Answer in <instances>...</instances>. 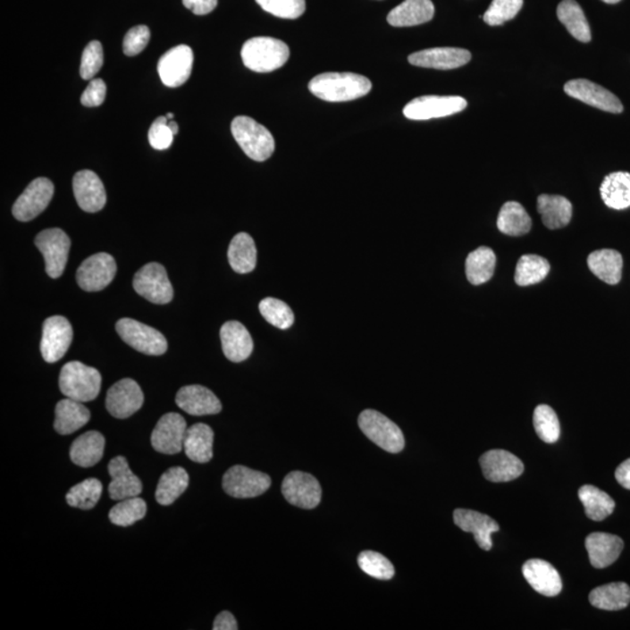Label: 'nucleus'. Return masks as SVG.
Segmentation results:
<instances>
[{"label":"nucleus","instance_id":"f257e3e1","mask_svg":"<svg viewBox=\"0 0 630 630\" xmlns=\"http://www.w3.org/2000/svg\"><path fill=\"white\" fill-rule=\"evenodd\" d=\"M373 84L364 75L354 72H323L308 83L315 97L327 102H349L365 97Z\"/></svg>","mask_w":630,"mask_h":630},{"label":"nucleus","instance_id":"f03ea898","mask_svg":"<svg viewBox=\"0 0 630 630\" xmlns=\"http://www.w3.org/2000/svg\"><path fill=\"white\" fill-rule=\"evenodd\" d=\"M240 56L244 66L250 71L270 72L288 63L290 48L285 42L274 38L257 37L244 42Z\"/></svg>","mask_w":630,"mask_h":630},{"label":"nucleus","instance_id":"7ed1b4c3","mask_svg":"<svg viewBox=\"0 0 630 630\" xmlns=\"http://www.w3.org/2000/svg\"><path fill=\"white\" fill-rule=\"evenodd\" d=\"M102 377L97 369L79 361L66 364L61 369L59 387L67 399L86 403L97 399L101 391Z\"/></svg>","mask_w":630,"mask_h":630},{"label":"nucleus","instance_id":"20e7f679","mask_svg":"<svg viewBox=\"0 0 630 630\" xmlns=\"http://www.w3.org/2000/svg\"><path fill=\"white\" fill-rule=\"evenodd\" d=\"M231 133L240 148L255 162H265L273 155V136L251 117L238 116L231 123Z\"/></svg>","mask_w":630,"mask_h":630},{"label":"nucleus","instance_id":"39448f33","mask_svg":"<svg viewBox=\"0 0 630 630\" xmlns=\"http://www.w3.org/2000/svg\"><path fill=\"white\" fill-rule=\"evenodd\" d=\"M358 426L365 437L389 453L402 452L406 439L392 420L375 410H365L358 417Z\"/></svg>","mask_w":630,"mask_h":630},{"label":"nucleus","instance_id":"423d86ee","mask_svg":"<svg viewBox=\"0 0 630 630\" xmlns=\"http://www.w3.org/2000/svg\"><path fill=\"white\" fill-rule=\"evenodd\" d=\"M38 249L44 256L46 273L51 278H59L66 269L71 250V239L63 229H46L38 234L34 240Z\"/></svg>","mask_w":630,"mask_h":630},{"label":"nucleus","instance_id":"0eeeda50","mask_svg":"<svg viewBox=\"0 0 630 630\" xmlns=\"http://www.w3.org/2000/svg\"><path fill=\"white\" fill-rule=\"evenodd\" d=\"M116 331L125 343L140 353L155 355V357L166 353L165 336L154 327L137 320L124 318L116 323Z\"/></svg>","mask_w":630,"mask_h":630},{"label":"nucleus","instance_id":"6e6552de","mask_svg":"<svg viewBox=\"0 0 630 630\" xmlns=\"http://www.w3.org/2000/svg\"><path fill=\"white\" fill-rule=\"evenodd\" d=\"M133 289L156 305H165L173 299V286L168 280L165 267L159 263H148L141 267L133 278Z\"/></svg>","mask_w":630,"mask_h":630},{"label":"nucleus","instance_id":"1a4fd4ad","mask_svg":"<svg viewBox=\"0 0 630 630\" xmlns=\"http://www.w3.org/2000/svg\"><path fill=\"white\" fill-rule=\"evenodd\" d=\"M223 486L228 495L236 499H252L265 494L271 486V477L246 466L236 465L225 472Z\"/></svg>","mask_w":630,"mask_h":630},{"label":"nucleus","instance_id":"9d476101","mask_svg":"<svg viewBox=\"0 0 630 630\" xmlns=\"http://www.w3.org/2000/svg\"><path fill=\"white\" fill-rule=\"evenodd\" d=\"M467 101L460 97H422L412 99L403 109L404 116L412 121H427L433 118L452 116L464 112Z\"/></svg>","mask_w":630,"mask_h":630},{"label":"nucleus","instance_id":"9b49d317","mask_svg":"<svg viewBox=\"0 0 630 630\" xmlns=\"http://www.w3.org/2000/svg\"><path fill=\"white\" fill-rule=\"evenodd\" d=\"M117 265L112 255L106 252L90 256L80 265L76 281L80 288L87 292L105 290L116 276Z\"/></svg>","mask_w":630,"mask_h":630},{"label":"nucleus","instance_id":"f8f14e48","mask_svg":"<svg viewBox=\"0 0 630 630\" xmlns=\"http://www.w3.org/2000/svg\"><path fill=\"white\" fill-rule=\"evenodd\" d=\"M55 196V185L47 178H38L28 186L24 193L14 202L13 214L21 223L36 219Z\"/></svg>","mask_w":630,"mask_h":630},{"label":"nucleus","instance_id":"ddd939ff","mask_svg":"<svg viewBox=\"0 0 630 630\" xmlns=\"http://www.w3.org/2000/svg\"><path fill=\"white\" fill-rule=\"evenodd\" d=\"M72 340V328L64 316L55 315L46 319L42 328L40 350L48 364H55L66 355Z\"/></svg>","mask_w":630,"mask_h":630},{"label":"nucleus","instance_id":"4468645a","mask_svg":"<svg viewBox=\"0 0 630 630\" xmlns=\"http://www.w3.org/2000/svg\"><path fill=\"white\" fill-rule=\"evenodd\" d=\"M281 492L292 506L313 509L322 501V486L315 476L304 472H291L285 476Z\"/></svg>","mask_w":630,"mask_h":630},{"label":"nucleus","instance_id":"2eb2a0df","mask_svg":"<svg viewBox=\"0 0 630 630\" xmlns=\"http://www.w3.org/2000/svg\"><path fill=\"white\" fill-rule=\"evenodd\" d=\"M193 63V49L187 45H179L160 57L158 63L160 79L166 87H181L192 74Z\"/></svg>","mask_w":630,"mask_h":630},{"label":"nucleus","instance_id":"dca6fc26","mask_svg":"<svg viewBox=\"0 0 630 630\" xmlns=\"http://www.w3.org/2000/svg\"><path fill=\"white\" fill-rule=\"evenodd\" d=\"M144 393L139 384L131 378H124L114 383L106 393L105 406L114 418L131 417L143 407Z\"/></svg>","mask_w":630,"mask_h":630},{"label":"nucleus","instance_id":"f3484780","mask_svg":"<svg viewBox=\"0 0 630 630\" xmlns=\"http://www.w3.org/2000/svg\"><path fill=\"white\" fill-rule=\"evenodd\" d=\"M187 424L181 415L171 412L164 415L156 423L151 435V444L156 452L173 456L181 452L183 439L187 433Z\"/></svg>","mask_w":630,"mask_h":630},{"label":"nucleus","instance_id":"a211bd4d","mask_svg":"<svg viewBox=\"0 0 630 630\" xmlns=\"http://www.w3.org/2000/svg\"><path fill=\"white\" fill-rule=\"evenodd\" d=\"M564 90L568 97L579 99V101L586 103L593 108L601 109L602 112L612 113L624 112V105L616 95L597 83L588 81V80H572L565 84Z\"/></svg>","mask_w":630,"mask_h":630},{"label":"nucleus","instance_id":"6ab92c4d","mask_svg":"<svg viewBox=\"0 0 630 630\" xmlns=\"http://www.w3.org/2000/svg\"><path fill=\"white\" fill-rule=\"evenodd\" d=\"M481 468L491 483H509L525 472V465L513 453L504 449H491L480 458Z\"/></svg>","mask_w":630,"mask_h":630},{"label":"nucleus","instance_id":"aec40b11","mask_svg":"<svg viewBox=\"0 0 630 630\" xmlns=\"http://www.w3.org/2000/svg\"><path fill=\"white\" fill-rule=\"evenodd\" d=\"M72 190L79 207L87 213H97L105 208L106 193L101 179L93 171L78 172L72 179Z\"/></svg>","mask_w":630,"mask_h":630},{"label":"nucleus","instance_id":"412c9836","mask_svg":"<svg viewBox=\"0 0 630 630\" xmlns=\"http://www.w3.org/2000/svg\"><path fill=\"white\" fill-rule=\"evenodd\" d=\"M471 57L467 49L439 47L416 52L408 56V63L416 67L449 71L465 66L471 61Z\"/></svg>","mask_w":630,"mask_h":630},{"label":"nucleus","instance_id":"4be33fe9","mask_svg":"<svg viewBox=\"0 0 630 630\" xmlns=\"http://www.w3.org/2000/svg\"><path fill=\"white\" fill-rule=\"evenodd\" d=\"M177 406L192 416L220 414L223 404L215 393L202 385H187L178 391L175 397Z\"/></svg>","mask_w":630,"mask_h":630},{"label":"nucleus","instance_id":"5701e85b","mask_svg":"<svg viewBox=\"0 0 630 630\" xmlns=\"http://www.w3.org/2000/svg\"><path fill=\"white\" fill-rule=\"evenodd\" d=\"M454 523L465 533H471L477 545L484 551H490L492 546L491 534L498 533L500 526L488 515L469 509H457L453 514Z\"/></svg>","mask_w":630,"mask_h":630},{"label":"nucleus","instance_id":"b1692460","mask_svg":"<svg viewBox=\"0 0 630 630\" xmlns=\"http://www.w3.org/2000/svg\"><path fill=\"white\" fill-rule=\"evenodd\" d=\"M523 575L534 591L545 597H556L563 588L559 571L543 559H529L522 568Z\"/></svg>","mask_w":630,"mask_h":630},{"label":"nucleus","instance_id":"393cba45","mask_svg":"<svg viewBox=\"0 0 630 630\" xmlns=\"http://www.w3.org/2000/svg\"><path fill=\"white\" fill-rule=\"evenodd\" d=\"M108 471L113 479L109 484V494L114 501L135 498L143 491V483L139 476L133 475L124 457L113 458L109 462Z\"/></svg>","mask_w":630,"mask_h":630},{"label":"nucleus","instance_id":"a878e982","mask_svg":"<svg viewBox=\"0 0 630 630\" xmlns=\"http://www.w3.org/2000/svg\"><path fill=\"white\" fill-rule=\"evenodd\" d=\"M585 545L592 567L595 568L609 567L616 563L625 546L620 537L607 533L588 534Z\"/></svg>","mask_w":630,"mask_h":630},{"label":"nucleus","instance_id":"bb28decb","mask_svg":"<svg viewBox=\"0 0 630 630\" xmlns=\"http://www.w3.org/2000/svg\"><path fill=\"white\" fill-rule=\"evenodd\" d=\"M225 357L229 361H246L254 350V341L247 328L239 322L225 323L220 332Z\"/></svg>","mask_w":630,"mask_h":630},{"label":"nucleus","instance_id":"cd10ccee","mask_svg":"<svg viewBox=\"0 0 630 630\" xmlns=\"http://www.w3.org/2000/svg\"><path fill=\"white\" fill-rule=\"evenodd\" d=\"M434 17V5L431 0H406L391 10L387 21L393 28H411L425 24Z\"/></svg>","mask_w":630,"mask_h":630},{"label":"nucleus","instance_id":"c85d7f7f","mask_svg":"<svg viewBox=\"0 0 630 630\" xmlns=\"http://www.w3.org/2000/svg\"><path fill=\"white\" fill-rule=\"evenodd\" d=\"M105 448V439L103 434L97 431H89L80 435L72 442L70 450L71 459L80 467H93L102 460Z\"/></svg>","mask_w":630,"mask_h":630},{"label":"nucleus","instance_id":"c756f323","mask_svg":"<svg viewBox=\"0 0 630 630\" xmlns=\"http://www.w3.org/2000/svg\"><path fill=\"white\" fill-rule=\"evenodd\" d=\"M90 420V411L78 400H60L55 407V429L61 435L76 433Z\"/></svg>","mask_w":630,"mask_h":630},{"label":"nucleus","instance_id":"7c9ffc66","mask_svg":"<svg viewBox=\"0 0 630 630\" xmlns=\"http://www.w3.org/2000/svg\"><path fill=\"white\" fill-rule=\"evenodd\" d=\"M214 433L212 427L206 424H196L187 429L183 439V449L190 460L197 464H206L213 458Z\"/></svg>","mask_w":630,"mask_h":630},{"label":"nucleus","instance_id":"2f4dec72","mask_svg":"<svg viewBox=\"0 0 630 630\" xmlns=\"http://www.w3.org/2000/svg\"><path fill=\"white\" fill-rule=\"evenodd\" d=\"M587 265L592 273L609 285H617L621 281L624 259L620 252L602 249L592 252L587 258Z\"/></svg>","mask_w":630,"mask_h":630},{"label":"nucleus","instance_id":"473e14b6","mask_svg":"<svg viewBox=\"0 0 630 630\" xmlns=\"http://www.w3.org/2000/svg\"><path fill=\"white\" fill-rule=\"evenodd\" d=\"M537 210L545 227L552 231L567 227L572 219V204L564 197L543 194L538 197Z\"/></svg>","mask_w":630,"mask_h":630},{"label":"nucleus","instance_id":"72a5a7b5","mask_svg":"<svg viewBox=\"0 0 630 630\" xmlns=\"http://www.w3.org/2000/svg\"><path fill=\"white\" fill-rule=\"evenodd\" d=\"M601 196L607 207L622 210L630 207V173L614 172L607 175L601 186Z\"/></svg>","mask_w":630,"mask_h":630},{"label":"nucleus","instance_id":"f704fd0d","mask_svg":"<svg viewBox=\"0 0 630 630\" xmlns=\"http://www.w3.org/2000/svg\"><path fill=\"white\" fill-rule=\"evenodd\" d=\"M228 259L235 273L244 274L254 271L257 265V249L249 234L239 232L232 239L228 249Z\"/></svg>","mask_w":630,"mask_h":630},{"label":"nucleus","instance_id":"c9c22d12","mask_svg":"<svg viewBox=\"0 0 630 630\" xmlns=\"http://www.w3.org/2000/svg\"><path fill=\"white\" fill-rule=\"evenodd\" d=\"M532 225V217L518 202H507L500 210L498 228L504 235L523 236L528 234Z\"/></svg>","mask_w":630,"mask_h":630},{"label":"nucleus","instance_id":"e433bc0d","mask_svg":"<svg viewBox=\"0 0 630 630\" xmlns=\"http://www.w3.org/2000/svg\"><path fill=\"white\" fill-rule=\"evenodd\" d=\"M592 606L603 610L625 609L630 603V587L626 583H610L590 593Z\"/></svg>","mask_w":630,"mask_h":630},{"label":"nucleus","instance_id":"4c0bfd02","mask_svg":"<svg viewBox=\"0 0 630 630\" xmlns=\"http://www.w3.org/2000/svg\"><path fill=\"white\" fill-rule=\"evenodd\" d=\"M495 266V252L488 247L477 248L466 259V276L471 284L483 285L491 280Z\"/></svg>","mask_w":630,"mask_h":630},{"label":"nucleus","instance_id":"58836bf2","mask_svg":"<svg viewBox=\"0 0 630 630\" xmlns=\"http://www.w3.org/2000/svg\"><path fill=\"white\" fill-rule=\"evenodd\" d=\"M557 17L576 40L591 41V29L585 13L575 0H563L557 9Z\"/></svg>","mask_w":630,"mask_h":630},{"label":"nucleus","instance_id":"ea45409f","mask_svg":"<svg viewBox=\"0 0 630 630\" xmlns=\"http://www.w3.org/2000/svg\"><path fill=\"white\" fill-rule=\"evenodd\" d=\"M189 483V475L182 467L167 469L160 477L158 487L155 491L156 502L162 506L173 504L179 496L182 495Z\"/></svg>","mask_w":630,"mask_h":630},{"label":"nucleus","instance_id":"a19ab883","mask_svg":"<svg viewBox=\"0 0 630 630\" xmlns=\"http://www.w3.org/2000/svg\"><path fill=\"white\" fill-rule=\"evenodd\" d=\"M579 499L585 508L586 517L592 521H603L616 509V502L607 492L592 484L580 488Z\"/></svg>","mask_w":630,"mask_h":630},{"label":"nucleus","instance_id":"79ce46f5","mask_svg":"<svg viewBox=\"0 0 630 630\" xmlns=\"http://www.w3.org/2000/svg\"><path fill=\"white\" fill-rule=\"evenodd\" d=\"M550 273V263L537 255H523L515 271V282L519 286L538 284Z\"/></svg>","mask_w":630,"mask_h":630},{"label":"nucleus","instance_id":"37998d69","mask_svg":"<svg viewBox=\"0 0 630 630\" xmlns=\"http://www.w3.org/2000/svg\"><path fill=\"white\" fill-rule=\"evenodd\" d=\"M103 486L101 481L91 477L76 484L66 495L67 503L71 507L82 510L93 509L101 499Z\"/></svg>","mask_w":630,"mask_h":630},{"label":"nucleus","instance_id":"c03bdc74","mask_svg":"<svg viewBox=\"0 0 630 630\" xmlns=\"http://www.w3.org/2000/svg\"><path fill=\"white\" fill-rule=\"evenodd\" d=\"M147 502L139 496L122 500L120 503L110 510L109 518L113 525L118 526H130L140 521L147 515Z\"/></svg>","mask_w":630,"mask_h":630},{"label":"nucleus","instance_id":"a18cd8bd","mask_svg":"<svg viewBox=\"0 0 630 630\" xmlns=\"http://www.w3.org/2000/svg\"><path fill=\"white\" fill-rule=\"evenodd\" d=\"M533 426L542 441L553 444L560 437V424L553 408L545 404L538 406L533 412Z\"/></svg>","mask_w":630,"mask_h":630},{"label":"nucleus","instance_id":"49530a36","mask_svg":"<svg viewBox=\"0 0 630 630\" xmlns=\"http://www.w3.org/2000/svg\"><path fill=\"white\" fill-rule=\"evenodd\" d=\"M263 318L280 330H288L294 323L292 309L284 301L276 298H265L259 304Z\"/></svg>","mask_w":630,"mask_h":630},{"label":"nucleus","instance_id":"de8ad7c7","mask_svg":"<svg viewBox=\"0 0 630 630\" xmlns=\"http://www.w3.org/2000/svg\"><path fill=\"white\" fill-rule=\"evenodd\" d=\"M358 567L365 574L380 580H389L395 575L391 561L375 551H364L358 555Z\"/></svg>","mask_w":630,"mask_h":630},{"label":"nucleus","instance_id":"09e8293b","mask_svg":"<svg viewBox=\"0 0 630 630\" xmlns=\"http://www.w3.org/2000/svg\"><path fill=\"white\" fill-rule=\"evenodd\" d=\"M522 6L523 0H492L483 18L490 26L503 25L517 17Z\"/></svg>","mask_w":630,"mask_h":630},{"label":"nucleus","instance_id":"8fccbe9b","mask_svg":"<svg viewBox=\"0 0 630 630\" xmlns=\"http://www.w3.org/2000/svg\"><path fill=\"white\" fill-rule=\"evenodd\" d=\"M265 13L281 19H298L307 11L305 0H256Z\"/></svg>","mask_w":630,"mask_h":630},{"label":"nucleus","instance_id":"3c124183","mask_svg":"<svg viewBox=\"0 0 630 630\" xmlns=\"http://www.w3.org/2000/svg\"><path fill=\"white\" fill-rule=\"evenodd\" d=\"M103 66V47L99 41L94 40L84 48L80 74L83 80H91L97 76Z\"/></svg>","mask_w":630,"mask_h":630},{"label":"nucleus","instance_id":"603ef678","mask_svg":"<svg viewBox=\"0 0 630 630\" xmlns=\"http://www.w3.org/2000/svg\"><path fill=\"white\" fill-rule=\"evenodd\" d=\"M150 38L151 32L147 26H135L125 34L123 41L124 55L128 56L140 55L147 48Z\"/></svg>","mask_w":630,"mask_h":630},{"label":"nucleus","instance_id":"864d4df0","mask_svg":"<svg viewBox=\"0 0 630 630\" xmlns=\"http://www.w3.org/2000/svg\"><path fill=\"white\" fill-rule=\"evenodd\" d=\"M166 116H160L152 123L148 130V141L155 150H167L174 140L173 132L168 128Z\"/></svg>","mask_w":630,"mask_h":630},{"label":"nucleus","instance_id":"5fc2aeb1","mask_svg":"<svg viewBox=\"0 0 630 630\" xmlns=\"http://www.w3.org/2000/svg\"><path fill=\"white\" fill-rule=\"evenodd\" d=\"M106 97V84L102 79L91 80L86 90L83 91L81 103L84 106H99L103 105Z\"/></svg>","mask_w":630,"mask_h":630},{"label":"nucleus","instance_id":"6e6d98bb","mask_svg":"<svg viewBox=\"0 0 630 630\" xmlns=\"http://www.w3.org/2000/svg\"><path fill=\"white\" fill-rule=\"evenodd\" d=\"M219 0H182L183 6L197 15H206L216 9Z\"/></svg>","mask_w":630,"mask_h":630},{"label":"nucleus","instance_id":"4d7b16f0","mask_svg":"<svg viewBox=\"0 0 630 630\" xmlns=\"http://www.w3.org/2000/svg\"><path fill=\"white\" fill-rule=\"evenodd\" d=\"M214 630H238L239 625L238 621L231 612H221L219 616L216 617L215 621H214L213 626Z\"/></svg>","mask_w":630,"mask_h":630},{"label":"nucleus","instance_id":"13d9d810","mask_svg":"<svg viewBox=\"0 0 630 630\" xmlns=\"http://www.w3.org/2000/svg\"><path fill=\"white\" fill-rule=\"evenodd\" d=\"M616 479L622 487L630 491V459L618 466L616 471Z\"/></svg>","mask_w":630,"mask_h":630},{"label":"nucleus","instance_id":"bf43d9fd","mask_svg":"<svg viewBox=\"0 0 630 630\" xmlns=\"http://www.w3.org/2000/svg\"><path fill=\"white\" fill-rule=\"evenodd\" d=\"M167 125H168V128L171 129V131L173 132V135H174V136H175V135H178V132H179V124L177 123V122H174V121H168Z\"/></svg>","mask_w":630,"mask_h":630},{"label":"nucleus","instance_id":"052dcab7","mask_svg":"<svg viewBox=\"0 0 630 630\" xmlns=\"http://www.w3.org/2000/svg\"><path fill=\"white\" fill-rule=\"evenodd\" d=\"M602 2L607 4H617L618 2H621V0H602Z\"/></svg>","mask_w":630,"mask_h":630},{"label":"nucleus","instance_id":"680f3d73","mask_svg":"<svg viewBox=\"0 0 630 630\" xmlns=\"http://www.w3.org/2000/svg\"><path fill=\"white\" fill-rule=\"evenodd\" d=\"M166 117H167V120H168V121H173L174 113H168L166 114Z\"/></svg>","mask_w":630,"mask_h":630}]
</instances>
